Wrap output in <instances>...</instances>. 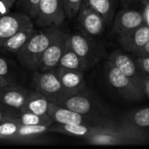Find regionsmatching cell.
I'll return each instance as SVG.
<instances>
[{
	"mask_svg": "<svg viewBox=\"0 0 149 149\" xmlns=\"http://www.w3.org/2000/svg\"><path fill=\"white\" fill-rule=\"evenodd\" d=\"M107 59L128 77L131 81L145 93L146 86L149 81V76L139 65L134 56H130L128 52L123 50H115L108 55Z\"/></svg>",
	"mask_w": 149,
	"mask_h": 149,
	"instance_id": "cell-6",
	"label": "cell"
},
{
	"mask_svg": "<svg viewBox=\"0 0 149 149\" xmlns=\"http://www.w3.org/2000/svg\"><path fill=\"white\" fill-rule=\"evenodd\" d=\"M132 54L138 57H149V41L145 45H143Z\"/></svg>",
	"mask_w": 149,
	"mask_h": 149,
	"instance_id": "cell-32",
	"label": "cell"
},
{
	"mask_svg": "<svg viewBox=\"0 0 149 149\" xmlns=\"http://www.w3.org/2000/svg\"><path fill=\"white\" fill-rule=\"evenodd\" d=\"M15 110L17 109H14L6 105H4V107H0V123L6 120L14 119L17 116V113L19 112L18 110L15 112Z\"/></svg>",
	"mask_w": 149,
	"mask_h": 149,
	"instance_id": "cell-29",
	"label": "cell"
},
{
	"mask_svg": "<svg viewBox=\"0 0 149 149\" xmlns=\"http://www.w3.org/2000/svg\"><path fill=\"white\" fill-rule=\"evenodd\" d=\"M2 86H4V85H3V81H2V79H0V88H1Z\"/></svg>",
	"mask_w": 149,
	"mask_h": 149,
	"instance_id": "cell-36",
	"label": "cell"
},
{
	"mask_svg": "<svg viewBox=\"0 0 149 149\" xmlns=\"http://www.w3.org/2000/svg\"><path fill=\"white\" fill-rule=\"evenodd\" d=\"M40 0H21V5L26 14L33 19H36L38 12Z\"/></svg>",
	"mask_w": 149,
	"mask_h": 149,
	"instance_id": "cell-28",
	"label": "cell"
},
{
	"mask_svg": "<svg viewBox=\"0 0 149 149\" xmlns=\"http://www.w3.org/2000/svg\"><path fill=\"white\" fill-rule=\"evenodd\" d=\"M143 14L145 18V24L149 25V1L145 5V8L143 10Z\"/></svg>",
	"mask_w": 149,
	"mask_h": 149,
	"instance_id": "cell-33",
	"label": "cell"
},
{
	"mask_svg": "<svg viewBox=\"0 0 149 149\" xmlns=\"http://www.w3.org/2000/svg\"><path fill=\"white\" fill-rule=\"evenodd\" d=\"M120 2H122L124 4H128V3H131L134 0H120Z\"/></svg>",
	"mask_w": 149,
	"mask_h": 149,
	"instance_id": "cell-34",
	"label": "cell"
},
{
	"mask_svg": "<svg viewBox=\"0 0 149 149\" xmlns=\"http://www.w3.org/2000/svg\"><path fill=\"white\" fill-rule=\"evenodd\" d=\"M21 125H45L50 127L54 123L49 114H36L28 111H19L14 118Z\"/></svg>",
	"mask_w": 149,
	"mask_h": 149,
	"instance_id": "cell-23",
	"label": "cell"
},
{
	"mask_svg": "<svg viewBox=\"0 0 149 149\" xmlns=\"http://www.w3.org/2000/svg\"><path fill=\"white\" fill-rule=\"evenodd\" d=\"M84 141L93 146L141 145L149 143V132L113 120L109 124L99 126L96 132Z\"/></svg>",
	"mask_w": 149,
	"mask_h": 149,
	"instance_id": "cell-1",
	"label": "cell"
},
{
	"mask_svg": "<svg viewBox=\"0 0 149 149\" xmlns=\"http://www.w3.org/2000/svg\"><path fill=\"white\" fill-rule=\"evenodd\" d=\"M76 17L81 33L88 38H95L101 36L108 25L104 17L85 2L82 3Z\"/></svg>",
	"mask_w": 149,
	"mask_h": 149,
	"instance_id": "cell-9",
	"label": "cell"
},
{
	"mask_svg": "<svg viewBox=\"0 0 149 149\" xmlns=\"http://www.w3.org/2000/svg\"><path fill=\"white\" fill-rule=\"evenodd\" d=\"M145 94H148L149 96V81L146 86V90H145Z\"/></svg>",
	"mask_w": 149,
	"mask_h": 149,
	"instance_id": "cell-35",
	"label": "cell"
},
{
	"mask_svg": "<svg viewBox=\"0 0 149 149\" xmlns=\"http://www.w3.org/2000/svg\"><path fill=\"white\" fill-rule=\"evenodd\" d=\"M60 31L58 26H50L43 31H36L26 45L17 53L21 65L31 72L38 71L42 54Z\"/></svg>",
	"mask_w": 149,
	"mask_h": 149,
	"instance_id": "cell-2",
	"label": "cell"
},
{
	"mask_svg": "<svg viewBox=\"0 0 149 149\" xmlns=\"http://www.w3.org/2000/svg\"><path fill=\"white\" fill-rule=\"evenodd\" d=\"M118 41L123 51L134 53L149 41V25L145 24L130 32L118 36Z\"/></svg>",
	"mask_w": 149,
	"mask_h": 149,
	"instance_id": "cell-15",
	"label": "cell"
},
{
	"mask_svg": "<svg viewBox=\"0 0 149 149\" xmlns=\"http://www.w3.org/2000/svg\"><path fill=\"white\" fill-rule=\"evenodd\" d=\"M48 126L45 125H21L19 126L14 137L24 138L33 135H40L48 130Z\"/></svg>",
	"mask_w": 149,
	"mask_h": 149,
	"instance_id": "cell-24",
	"label": "cell"
},
{
	"mask_svg": "<svg viewBox=\"0 0 149 149\" xmlns=\"http://www.w3.org/2000/svg\"><path fill=\"white\" fill-rule=\"evenodd\" d=\"M30 93L31 90L17 85L2 86L0 88V103L23 111Z\"/></svg>",
	"mask_w": 149,
	"mask_h": 149,
	"instance_id": "cell-14",
	"label": "cell"
},
{
	"mask_svg": "<svg viewBox=\"0 0 149 149\" xmlns=\"http://www.w3.org/2000/svg\"><path fill=\"white\" fill-rule=\"evenodd\" d=\"M66 17L72 18L77 16L84 0H63Z\"/></svg>",
	"mask_w": 149,
	"mask_h": 149,
	"instance_id": "cell-27",
	"label": "cell"
},
{
	"mask_svg": "<svg viewBox=\"0 0 149 149\" xmlns=\"http://www.w3.org/2000/svg\"><path fill=\"white\" fill-rule=\"evenodd\" d=\"M32 24V18L27 14L9 13L0 16V47L9 38L22 29Z\"/></svg>",
	"mask_w": 149,
	"mask_h": 149,
	"instance_id": "cell-13",
	"label": "cell"
},
{
	"mask_svg": "<svg viewBox=\"0 0 149 149\" xmlns=\"http://www.w3.org/2000/svg\"><path fill=\"white\" fill-rule=\"evenodd\" d=\"M58 66L67 68V69L79 70V71H82L84 72L89 69V67L87 66L86 62L71 47L68 40L66 42L65 50L63 52V54L61 56V58L58 62Z\"/></svg>",
	"mask_w": 149,
	"mask_h": 149,
	"instance_id": "cell-20",
	"label": "cell"
},
{
	"mask_svg": "<svg viewBox=\"0 0 149 149\" xmlns=\"http://www.w3.org/2000/svg\"><path fill=\"white\" fill-rule=\"evenodd\" d=\"M69 35L70 34L63 31H59L57 37L52 41V43L42 54L39 60L38 71H49L58 66L63 52L65 50L66 42L68 40Z\"/></svg>",
	"mask_w": 149,
	"mask_h": 149,
	"instance_id": "cell-11",
	"label": "cell"
},
{
	"mask_svg": "<svg viewBox=\"0 0 149 149\" xmlns=\"http://www.w3.org/2000/svg\"><path fill=\"white\" fill-rule=\"evenodd\" d=\"M49 104L50 101L44 94L37 91H31L23 111L31 112L39 115L48 114Z\"/></svg>",
	"mask_w": 149,
	"mask_h": 149,
	"instance_id": "cell-22",
	"label": "cell"
},
{
	"mask_svg": "<svg viewBox=\"0 0 149 149\" xmlns=\"http://www.w3.org/2000/svg\"><path fill=\"white\" fill-rule=\"evenodd\" d=\"M84 2L101 14L108 25L113 24L118 6V0H84Z\"/></svg>",
	"mask_w": 149,
	"mask_h": 149,
	"instance_id": "cell-21",
	"label": "cell"
},
{
	"mask_svg": "<svg viewBox=\"0 0 149 149\" xmlns=\"http://www.w3.org/2000/svg\"><path fill=\"white\" fill-rule=\"evenodd\" d=\"M55 70L62 86L71 95L86 89V82L84 77V72L59 66L56 67Z\"/></svg>",
	"mask_w": 149,
	"mask_h": 149,
	"instance_id": "cell-16",
	"label": "cell"
},
{
	"mask_svg": "<svg viewBox=\"0 0 149 149\" xmlns=\"http://www.w3.org/2000/svg\"><path fill=\"white\" fill-rule=\"evenodd\" d=\"M66 17L63 0H40L36 24L40 27L60 26Z\"/></svg>",
	"mask_w": 149,
	"mask_h": 149,
	"instance_id": "cell-10",
	"label": "cell"
},
{
	"mask_svg": "<svg viewBox=\"0 0 149 149\" xmlns=\"http://www.w3.org/2000/svg\"><path fill=\"white\" fill-rule=\"evenodd\" d=\"M20 124L15 119L6 120L0 123V137H14Z\"/></svg>",
	"mask_w": 149,
	"mask_h": 149,
	"instance_id": "cell-25",
	"label": "cell"
},
{
	"mask_svg": "<svg viewBox=\"0 0 149 149\" xmlns=\"http://www.w3.org/2000/svg\"><path fill=\"white\" fill-rule=\"evenodd\" d=\"M48 114L53 120L54 123L58 124H82L100 126L107 125L113 121L112 118H95L81 114L52 102L49 104Z\"/></svg>",
	"mask_w": 149,
	"mask_h": 149,
	"instance_id": "cell-8",
	"label": "cell"
},
{
	"mask_svg": "<svg viewBox=\"0 0 149 149\" xmlns=\"http://www.w3.org/2000/svg\"><path fill=\"white\" fill-rule=\"evenodd\" d=\"M145 24L143 10L124 9L118 11L113 22V32L117 36L130 32Z\"/></svg>",
	"mask_w": 149,
	"mask_h": 149,
	"instance_id": "cell-12",
	"label": "cell"
},
{
	"mask_svg": "<svg viewBox=\"0 0 149 149\" xmlns=\"http://www.w3.org/2000/svg\"><path fill=\"white\" fill-rule=\"evenodd\" d=\"M101 126V125H100ZM99 126L92 125H82V124H58L48 127L49 132L58 133L65 135H69L72 137H78L81 139H86L89 135L94 134Z\"/></svg>",
	"mask_w": 149,
	"mask_h": 149,
	"instance_id": "cell-17",
	"label": "cell"
},
{
	"mask_svg": "<svg viewBox=\"0 0 149 149\" xmlns=\"http://www.w3.org/2000/svg\"><path fill=\"white\" fill-rule=\"evenodd\" d=\"M15 3L16 0H0V16L9 14Z\"/></svg>",
	"mask_w": 149,
	"mask_h": 149,
	"instance_id": "cell-30",
	"label": "cell"
},
{
	"mask_svg": "<svg viewBox=\"0 0 149 149\" xmlns=\"http://www.w3.org/2000/svg\"><path fill=\"white\" fill-rule=\"evenodd\" d=\"M32 84L35 91L44 94L50 102L58 105L71 94L64 88L54 69L49 71H34Z\"/></svg>",
	"mask_w": 149,
	"mask_h": 149,
	"instance_id": "cell-4",
	"label": "cell"
},
{
	"mask_svg": "<svg viewBox=\"0 0 149 149\" xmlns=\"http://www.w3.org/2000/svg\"><path fill=\"white\" fill-rule=\"evenodd\" d=\"M35 31L36 30L34 28V24L27 26L9 38L6 41L3 42L1 47L5 51L17 54L26 45Z\"/></svg>",
	"mask_w": 149,
	"mask_h": 149,
	"instance_id": "cell-19",
	"label": "cell"
},
{
	"mask_svg": "<svg viewBox=\"0 0 149 149\" xmlns=\"http://www.w3.org/2000/svg\"><path fill=\"white\" fill-rule=\"evenodd\" d=\"M134 58L137 61V63L139 64V65L143 69V71L149 76V57L134 56Z\"/></svg>",
	"mask_w": 149,
	"mask_h": 149,
	"instance_id": "cell-31",
	"label": "cell"
},
{
	"mask_svg": "<svg viewBox=\"0 0 149 149\" xmlns=\"http://www.w3.org/2000/svg\"><path fill=\"white\" fill-rule=\"evenodd\" d=\"M105 74L112 89L125 100L136 102L141 101L145 98V93L108 59L105 64Z\"/></svg>",
	"mask_w": 149,
	"mask_h": 149,
	"instance_id": "cell-5",
	"label": "cell"
},
{
	"mask_svg": "<svg viewBox=\"0 0 149 149\" xmlns=\"http://www.w3.org/2000/svg\"><path fill=\"white\" fill-rule=\"evenodd\" d=\"M0 79H2L4 86L16 85L14 80H12L11 72L10 71V66L7 61L3 58H0Z\"/></svg>",
	"mask_w": 149,
	"mask_h": 149,
	"instance_id": "cell-26",
	"label": "cell"
},
{
	"mask_svg": "<svg viewBox=\"0 0 149 149\" xmlns=\"http://www.w3.org/2000/svg\"><path fill=\"white\" fill-rule=\"evenodd\" d=\"M58 105L79 113L95 118H112L108 108L85 89L66 97Z\"/></svg>",
	"mask_w": 149,
	"mask_h": 149,
	"instance_id": "cell-3",
	"label": "cell"
},
{
	"mask_svg": "<svg viewBox=\"0 0 149 149\" xmlns=\"http://www.w3.org/2000/svg\"><path fill=\"white\" fill-rule=\"evenodd\" d=\"M68 42L73 51L86 62L89 69L101 61L107 54L106 48L102 44L82 33L70 34Z\"/></svg>",
	"mask_w": 149,
	"mask_h": 149,
	"instance_id": "cell-7",
	"label": "cell"
},
{
	"mask_svg": "<svg viewBox=\"0 0 149 149\" xmlns=\"http://www.w3.org/2000/svg\"><path fill=\"white\" fill-rule=\"evenodd\" d=\"M123 125L129 126L140 130L148 131L149 129V107L134 109L125 113L120 120Z\"/></svg>",
	"mask_w": 149,
	"mask_h": 149,
	"instance_id": "cell-18",
	"label": "cell"
}]
</instances>
